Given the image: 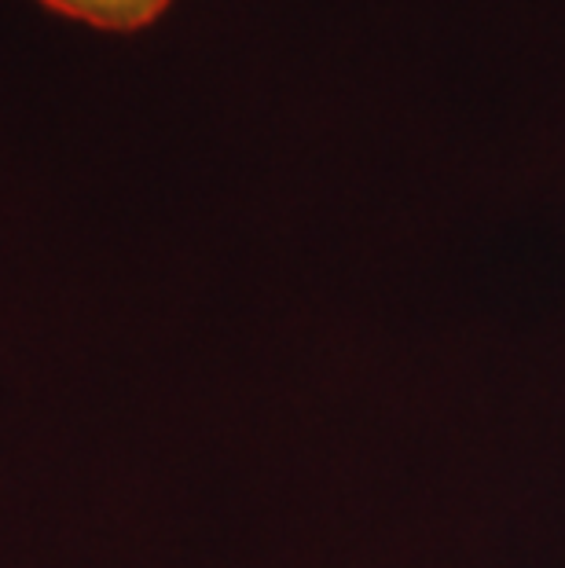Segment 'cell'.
Returning <instances> with one entry per match:
<instances>
[{"instance_id": "6da1fadb", "label": "cell", "mask_w": 565, "mask_h": 568, "mask_svg": "<svg viewBox=\"0 0 565 568\" xmlns=\"http://www.w3.org/2000/svg\"><path fill=\"white\" fill-rule=\"evenodd\" d=\"M38 4L103 33H137L154 27L173 0H38Z\"/></svg>"}]
</instances>
